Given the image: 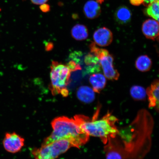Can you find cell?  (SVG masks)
<instances>
[{"label": "cell", "instance_id": "obj_17", "mask_svg": "<svg viewBox=\"0 0 159 159\" xmlns=\"http://www.w3.org/2000/svg\"><path fill=\"white\" fill-rule=\"evenodd\" d=\"M130 94L135 101H144L146 98V89L140 85H135L131 87Z\"/></svg>", "mask_w": 159, "mask_h": 159}, {"label": "cell", "instance_id": "obj_9", "mask_svg": "<svg viewBox=\"0 0 159 159\" xmlns=\"http://www.w3.org/2000/svg\"><path fill=\"white\" fill-rule=\"evenodd\" d=\"M142 31L146 38L155 41L159 36L158 21L153 19H148L143 23Z\"/></svg>", "mask_w": 159, "mask_h": 159}, {"label": "cell", "instance_id": "obj_23", "mask_svg": "<svg viewBox=\"0 0 159 159\" xmlns=\"http://www.w3.org/2000/svg\"><path fill=\"white\" fill-rule=\"evenodd\" d=\"M129 1L132 5L139 6L143 3L144 0H129Z\"/></svg>", "mask_w": 159, "mask_h": 159}, {"label": "cell", "instance_id": "obj_24", "mask_svg": "<svg viewBox=\"0 0 159 159\" xmlns=\"http://www.w3.org/2000/svg\"><path fill=\"white\" fill-rule=\"evenodd\" d=\"M31 2L35 5H41L46 3L48 0H30Z\"/></svg>", "mask_w": 159, "mask_h": 159}, {"label": "cell", "instance_id": "obj_26", "mask_svg": "<svg viewBox=\"0 0 159 159\" xmlns=\"http://www.w3.org/2000/svg\"><path fill=\"white\" fill-rule=\"evenodd\" d=\"M105 1H106V0H95V1H96L97 2H98V3L100 4H101L103 2H104Z\"/></svg>", "mask_w": 159, "mask_h": 159}, {"label": "cell", "instance_id": "obj_11", "mask_svg": "<svg viewBox=\"0 0 159 159\" xmlns=\"http://www.w3.org/2000/svg\"><path fill=\"white\" fill-rule=\"evenodd\" d=\"M76 95L80 101L85 104H90L94 101L95 95L93 89L87 85L80 87L77 89Z\"/></svg>", "mask_w": 159, "mask_h": 159}, {"label": "cell", "instance_id": "obj_13", "mask_svg": "<svg viewBox=\"0 0 159 159\" xmlns=\"http://www.w3.org/2000/svg\"><path fill=\"white\" fill-rule=\"evenodd\" d=\"M89 82L95 93H100L106 86L107 80L104 75L101 73H95L89 77Z\"/></svg>", "mask_w": 159, "mask_h": 159}, {"label": "cell", "instance_id": "obj_27", "mask_svg": "<svg viewBox=\"0 0 159 159\" xmlns=\"http://www.w3.org/2000/svg\"><path fill=\"white\" fill-rule=\"evenodd\" d=\"M0 11H1V9H0Z\"/></svg>", "mask_w": 159, "mask_h": 159}, {"label": "cell", "instance_id": "obj_8", "mask_svg": "<svg viewBox=\"0 0 159 159\" xmlns=\"http://www.w3.org/2000/svg\"><path fill=\"white\" fill-rule=\"evenodd\" d=\"M93 37L95 44L104 47L110 45L113 39L112 32L105 27L101 28L95 31Z\"/></svg>", "mask_w": 159, "mask_h": 159}, {"label": "cell", "instance_id": "obj_25", "mask_svg": "<svg viewBox=\"0 0 159 159\" xmlns=\"http://www.w3.org/2000/svg\"><path fill=\"white\" fill-rule=\"evenodd\" d=\"M157 1H159V0H144L143 4L145 7H147V6L150 4Z\"/></svg>", "mask_w": 159, "mask_h": 159}, {"label": "cell", "instance_id": "obj_18", "mask_svg": "<svg viewBox=\"0 0 159 159\" xmlns=\"http://www.w3.org/2000/svg\"><path fill=\"white\" fill-rule=\"evenodd\" d=\"M145 14L159 21V1L154 2L147 6L144 10Z\"/></svg>", "mask_w": 159, "mask_h": 159}, {"label": "cell", "instance_id": "obj_16", "mask_svg": "<svg viewBox=\"0 0 159 159\" xmlns=\"http://www.w3.org/2000/svg\"><path fill=\"white\" fill-rule=\"evenodd\" d=\"M152 65V60L146 55L140 56L137 58L135 63L136 68L142 72L150 70Z\"/></svg>", "mask_w": 159, "mask_h": 159}, {"label": "cell", "instance_id": "obj_5", "mask_svg": "<svg viewBox=\"0 0 159 159\" xmlns=\"http://www.w3.org/2000/svg\"><path fill=\"white\" fill-rule=\"evenodd\" d=\"M72 147L74 146L69 141L59 140L34 149L32 154L35 159H56Z\"/></svg>", "mask_w": 159, "mask_h": 159}, {"label": "cell", "instance_id": "obj_7", "mask_svg": "<svg viewBox=\"0 0 159 159\" xmlns=\"http://www.w3.org/2000/svg\"><path fill=\"white\" fill-rule=\"evenodd\" d=\"M114 61V57L109 53L99 59L105 77L109 80H117L120 76V74L118 70L114 68L113 65Z\"/></svg>", "mask_w": 159, "mask_h": 159}, {"label": "cell", "instance_id": "obj_6", "mask_svg": "<svg viewBox=\"0 0 159 159\" xmlns=\"http://www.w3.org/2000/svg\"><path fill=\"white\" fill-rule=\"evenodd\" d=\"M25 140L15 133H7L3 141L4 148L7 152L15 153L24 146Z\"/></svg>", "mask_w": 159, "mask_h": 159}, {"label": "cell", "instance_id": "obj_2", "mask_svg": "<svg viewBox=\"0 0 159 159\" xmlns=\"http://www.w3.org/2000/svg\"><path fill=\"white\" fill-rule=\"evenodd\" d=\"M100 108L97 109L92 118L84 115H75L74 119L77 124L89 136L98 137L104 145L119 132L116 124L118 119L108 112L100 119L98 116Z\"/></svg>", "mask_w": 159, "mask_h": 159}, {"label": "cell", "instance_id": "obj_3", "mask_svg": "<svg viewBox=\"0 0 159 159\" xmlns=\"http://www.w3.org/2000/svg\"><path fill=\"white\" fill-rule=\"evenodd\" d=\"M51 125L53 132L45 139L41 146L55 141L65 140L70 142L74 148H79L89 140L90 136L79 126L74 119L59 117L53 119Z\"/></svg>", "mask_w": 159, "mask_h": 159}, {"label": "cell", "instance_id": "obj_4", "mask_svg": "<svg viewBox=\"0 0 159 159\" xmlns=\"http://www.w3.org/2000/svg\"><path fill=\"white\" fill-rule=\"evenodd\" d=\"M51 69L49 89L53 95L60 94L69 84L71 71L67 65L54 61L52 63Z\"/></svg>", "mask_w": 159, "mask_h": 159}, {"label": "cell", "instance_id": "obj_10", "mask_svg": "<svg viewBox=\"0 0 159 159\" xmlns=\"http://www.w3.org/2000/svg\"><path fill=\"white\" fill-rule=\"evenodd\" d=\"M159 81L158 79H156L146 90L149 102V108H154L158 112L159 111Z\"/></svg>", "mask_w": 159, "mask_h": 159}, {"label": "cell", "instance_id": "obj_1", "mask_svg": "<svg viewBox=\"0 0 159 159\" xmlns=\"http://www.w3.org/2000/svg\"><path fill=\"white\" fill-rule=\"evenodd\" d=\"M154 125L149 111L140 109L130 125L105 145L106 159H143L152 147Z\"/></svg>", "mask_w": 159, "mask_h": 159}, {"label": "cell", "instance_id": "obj_21", "mask_svg": "<svg viewBox=\"0 0 159 159\" xmlns=\"http://www.w3.org/2000/svg\"><path fill=\"white\" fill-rule=\"evenodd\" d=\"M67 65L71 71L80 70L81 69L80 66L77 64L74 61H70Z\"/></svg>", "mask_w": 159, "mask_h": 159}, {"label": "cell", "instance_id": "obj_20", "mask_svg": "<svg viewBox=\"0 0 159 159\" xmlns=\"http://www.w3.org/2000/svg\"><path fill=\"white\" fill-rule=\"evenodd\" d=\"M84 62L87 65L92 66L100 64L99 60L92 53H89L85 56L84 58Z\"/></svg>", "mask_w": 159, "mask_h": 159}, {"label": "cell", "instance_id": "obj_12", "mask_svg": "<svg viewBox=\"0 0 159 159\" xmlns=\"http://www.w3.org/2000/svg\"><path fill=\"white\" fill-rule=\"evenodd\" d=\"M96 1L90 0L85 4L83 11L87 18L93 19L99 17L101 13V7Z\"/></svg>", "mask_w": 159, "mask_h": 159}, {"label": "cell", "instance_id": "obj_14", "mask_svg": "<svg viewBox=\"0 0 159 159\" xmlns=\"http://www.w3.org/2000/svg\"><path fill=\"white\" fill-rule=\"evenodd\" d=\"M132 15V13L128 7L122 6L116 10L115 17V20L118 23L124 25L130 22Z\"/></svg>", "mask_w": 159, "mask_h": 159}, {"label": "cell", "instance_id": "obj_15", "mask_svg": "<svg viewBox=\"0 0 159 159\" xmlns=\"http://www.w3.org/2000/svg\"><path fill=\"white\" fill-rule=\"evenodd\" d=\"M71 36L77 41H83L89 36V31L86 26L81 24L74 26L71 31Z\"/></svg>", "mask_w": 159, "mask_h": 159}, {"label": "cell", "instance_id": "obj_19", "mask_svg": "<svg viewBox=\"0 0 159 159\" xmlns=\"http://www.w3.org/2000/svg\"><path fill=\"white\" fill-rule=\"evenodd\" d=\"M89 48L91 53L96 57L98 60L104 56L109 54L108 50L97 47L95 43L93 42H91L89 45Z\"/></svg>", "mask_w": 159, "mask_h": 159}, {"label": "cell", "instance_id": "obj_22", "mask_svg": "<svg viewBox=\"0 0 159 159\" xmlns=\"http://www.w3.org/2000/svg\"><path fill=\"white\" fill-rule=\"evenodd\" d=\"M39 9L43 13H47L50 11V6L46 3H43L40 5Z\"/></svg>", "mask_w": 159, "mask_h": 159}]
</instances>
